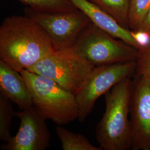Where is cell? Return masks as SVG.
<instances>
[{
    "label": "cell",
    "instance_id": "obj_2",
    "mask_svg": "<svg viewBox=\"0 0 150 150\" xmlns=\"http://www.w3.org/2000/svg\"><path fill=\"white\" fill-rule=\"evenodd\" d=\"M131 77L121 81L105 94V112L95 129L96 138L102 150L131 149V129L129 118Z\"/></svg>",
    "mask_w": 150,
    "mask_h": 150
},
{
    "label": "cell",
    "instance_id": "obj_6",
    "mask_svg": "<svg viewBox=\"0 0 150 150\" xmlns=\"http://www.w3.org/2000/svg\"><path fill=\"white\" fill-rule=\"evenodd\" d=\"M136 66V61H130L95 67L76 95L79 122L86 120L100 97L121 81L134 75Z\"/></svg>",
    "mask_w": 150,
    "mask_h": 150
},
{
    "label": "cell",
    "instance_id": "obj_15",
    "mask_svg": "<svg viewBox=\"0 0 150 150\" xmlns=\"http://www.w3.org/2000/svg\"><path fill=\"white\" fill-rule=\"evenodd\" d=\"M12 102L0 92V140L4 143L12 138L11 127L12 120L15 116Z\"/></svg>",
    "mask_w": 150,
    "mask_h": 150
},
{
    "label": "cell",
    "instance_id": "obj_17",
    "mask_svg": "<svg viewBox=\"0 0 150 150\" xmlns=\"http://www.w3.org/2000/svg\"><path fill=\"white\" fill-rule=\"evenodd\" d=\"M134 75L150 79V45L139 50Z\"/></svg>",
    "mask_w": 150,
    "mask_h": 150
},
{
    "label": "cell",
    "instance_id": "obj_16",
    "mask_svg": "<svg viewBox=\"0 0 150 150\" xmlns=\"http://www.w3.org/2000/svg\"><path fill=\"white\" fill-rule=\"evenodd\" d=\"M150 9V0H130L129 8V29L136 31L141 26Z\"/></svg>",
    "mask_w": 150,
    "mask_h": 150
},
{
    "label": "cell",
    "instance_id": "obj_12",
    "mask_svg": "<svg viewBox=\"0 0 150 150\" xmlns=\"http://www.w3.org/2000/svg\"><path fill=\"white\" fill-rule=\"evenodd\" d=\"M56 132L63 150H102L92 145L83 134L72 132L62 126L56 127Z\"/></svg>",
    "mask_w": 150,
    "mask_h": 150
},
{
    "label": "cell",
    "instance_id": "obj_11",
    "mask_svg": "<svg viewBox=\"0 0 150 150\" xmlns=\"http://www.w3.org/2000/svg\"><path fill=\"white\" fill-rule=\"evenodd\" d=\"M0 92L20 110L33 106L32 96L21 74L0 59Z\"/></svg>",
    "mask_w": 150,
    "mask_h": 150
},
{
    "label": "cell",
    "instance_id": "obj_9",
    "mask_svg": "<svg viewBox=\"0 0 150 150\" xmlns=\"http://www.w3.org/2000/svg\"><path fill=\"white\" fill-rule=\"evenodd\" d=\"M20 121L18 130L8 142L1 146L2 150H45L50 145L51 134L46 119L34 106L15 112Z\"/></svg>",
    "mask_w": 150,
    "mask_h": 150
},
{
    "label": "cell",
    "instance_id": "obj_10",
    "mask_svg": "<svg viewBox=\"0 0 150 150\" xmlns=\"http://www.w3.org/2000/svg\"><path fill=\"white\" fill-rule=\"evenodd\" d=\"M93 24L113 37L122 40L135 47L141 48L131 30L121 26L112 17L89 0H70Z\"/></svg>",
    "mask_w": 150,
    "mask_h": 150
},
{
    "label": "cell",
    "instance_id": "obj_14",
    "mask_svg": "<svg viewBox=\"0 0 150 150\" xmlns=\"http://www.w3.org/2000/svg\"><path fill=\"white\" fill-rule=\"evenodd\" d=\"M23 5L39 12L74 11L78 8L70 0H17Z\"/></svg>",
    "mask_w": 150,
    "mask_h": 150
},
{
    "label": "cell",
    "instance_id": "obj_13",
    "mask_svg": "<svg viewBox=\"0 0 150 150\" xmlns=\"http://www.w3.org/2000/svg\"><path fill=\"white\" fill-rule=\"evenodd\" d=\"M111 16L122 27L129 29V8L130 0H89Z\"/></svg>",
    "mask_w": 150,
    "mask_h": 150
},
{
    "label": "cell",
    "instance_id": "obj_4",
    "mask_svg": "<svg viewBox=\"0 0 150 150\" xmlns=\"http://www.w3.org/2000/svg\"><path fill=\"white\" fill-rule=\"evenodd\" d=\"M93 66L136 61L139 49L111 35L90 22L72 46Z\"/></svg>",
    "mask_w": 150,
    "mask_h": 150
},
{
    "label": "cell",
    "instance_id": "obj_1",
    "mask_svg": "<svg viewBox=\"0 0 150 150\" xmlns=\"http://www.w3.org/2000/svg\"><path fill=\"white\" fill-rule=\"evenodd\" d=\"M57 50L47 33L26 15L7 17L0 26V59L18 71Z\"/></svg>",
    "mask_w": 150,
    "mask_h": 150
},
{
    "label": "cell",
    "instance_id": "obj_7",
    "mask_svg": "<svg viewBox=\"0 0 150 150\" xmlns=\"http://www.w3.org/2000/svg\"><path fill=\"white\" fill-rule=\"evenodd\" d=\"M24 12L47 33L57 50L73 46L81 32L91 22L79 9L51 12L35 11L26 7Z\"/></svg>",
    "mask_w": 150,
    "mask_h": 150
},
{
    "label": "cell",
    "instance_id": "obj_18",
    "mask_svg": "<svg viewBox=\"0 0 150 150\" xmlns=\"http://www.w3.org/2000/svg\"><path fill=\"white\" fill-rule=\"evenodd\" d=\"M136 31L144 34L148 38L150 45V9L147 16H146L141 26L138 30Z\"/></svg>",
    "mask_w": 150,
    "mask_h": 150
},
{
    "label": "cell",
    "instance_id": "obj_8",
    "mask_svg": "<svg viewBox=\"0 0 150 150\" xmlns=\"http://www.w3.org/2000/svg\"><path fill=\"white\" fill-rule=\"evenodd\" d=\"M130 123L133 150H150V79L132 80Z\"/></svg>",
    "mask_w": 150,
    "mask_h": 150
},
{
    "label": "cell",
    "instance_id": "obj_5",
    "mask_svg": "<svg viewBox=\"0 0 150 150\" xmlns=\"http://www.w3.org/2000/svg\"><path fill=\"white\" fill-rule=\"evenodd\" d=\"M94 67L72 46L57 50L27 70L54 81L76 95Z\"/></svg>",
    "mask_w": 150,
    "mask_h": 150
},
{
    "label": "cell",
    "instance_id": "obj_3",
    "mask_svg": "<svg viewBox=\"0 0 150 150\" xmlns=\"http://www.w3.org/2000/svg\"><path fill=\"white\" fill-rule=\"evenodd\" d=\"M30 91L33 106L46 120L62 126L78 119L76 95L54 81L26 69L19 71Z\"/></svg>",
    "mask_w": 150,
    "mask_h": 150
}]
</instances>
